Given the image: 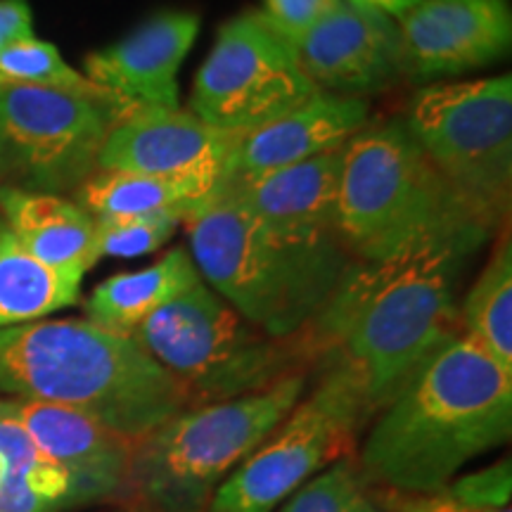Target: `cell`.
<instances>
[{"instance_id": "obj_10", "label": "cell", "mask_w": 512, "mask_h": 512, "mask_svg": "<svg viewBox=\"0 0 512 512\" xmlns=\"http://www.w3.org/2000/svg\"><path fill=\"white\" fill-rule=\"evenodd\" d=\"M126 110L110 98L53 91L0 88V152L15 188L64 195L98 171L112 128Z\"/></svg>"}, {"instance_id": "obj_11", "label": "cell", "mask_w": 512, "mask_h": 512, "mask_svg": "<svg viewBox=\"0 0 512 512\" xmlns=\"http://www.w3.org/2000/svg\"><path fill=\"white\" fill-rule=\"evenodd\" d=\"M316 93L292 43L261 12H242L219 29L195 74L188 112L219 131L247 136Z\"/></svg>"}, {"instance_id": "obj_29", "label": "cell", "mask_w": 512, "mask_h": 512, "mask_svg": "<svg viewBox=\"0 0 512 512\" xmlns=\"http://www.w3.org/2000/svg\"><path fill=\"white\" fill-rule=\"evenodd\" d=\"M337 3L339 0H264V10L259 12L280 36L297 46Z\"/></svg>"}, {"instance_id": "obj_21", "label": "cell", "mask_w": 512, "mask_h": 512, "mask_svg": "<svg viewBox=\"0 0 512 512\" xmlns=\"http://www.w3.org/2000/svg\"><path fill=\"white\" fill-rule=\"evenodd\" d=\"M202 283L185 247L169 249L143 271L107 278L86 299V320L121 337H133L152 313Z\"/></svg>"}, {"instance_id": "obj_7", "label": "cell", "mask_w": 512, "mask_h": 512, "mask_svg": "<svg viewBox=\"0 0 512 512\" xmlns=\"http://www.w3.org/2000/svg\"><path fill=\"white\" fill-rule=\"evenodd\" d=\"M133 339L181 384L190 406L261 392L318 363L306 335H266L204 280L152 313Z\"/></svg>"}, {"instance_id": "obj_30", "label": "cell", "mask_w": 512, "mask_h": 512, "mask_svg": "<svg viewBox=\"0 0 512 512\" xmlns=\"http://www.w3.org/2000/svg\"><path fill=\"white\" fill-rule=\"evenodd\" d=\"M377 503L387 512H510L503 510H477L470 505H463L456 498H451L444 489L432 491V494H401V491H375Z\"/></svg>"}, {"instance_id": "obj_17", "label": "cell", "mask_w": 512, "mask_h": 512, "mask_svg": "<svg viewBox=\"0 0 512 512\" xmlns=\"http://www.w3.org/2000/svg\"><path fill=\"white\" fill-rule=\"evenodd\" d=\"M34 444L74 477L95 486L107 501L128 496L136 441L110 430L91 415L46 401L0 399Z\"/></svg>"}, {"instance_id": "obj_5", "label": "cell", "mask_w": 512, "mask_h": 512, "mask_svg": "<svg viewBox=\"0 0 512 512\" xmlns=\"http://www.w3.org/2000/svg\"><path fill=\"white\" fill-rule=\"evenodd\" d=\"M496 228L434 169L403 121L366 126L344 145L337 238L351 261L387 259L434 235Z\"/></svg>"}, {"instance_id": "obj_31", "label": "cell", "mask_w": 512, "mask_h": 512, "mask_svg": "<svg viewBox=\"0 0 512 512\" xmlns=\"http://www.w3.org/2000/svg\"><path fill=\"white\" fill-rule=\"evenodd\" d=\"M34 38V15L27 0H0V53Z\"/></svg>"}, {"instance_id": "obj_12", "label": "cell", "mask_w": 512, "mask_h": 512, "mask_svg": "<svg viewBox=\"0 0 512 512\" xmlns=\"http://www.w3.org/2000/svg\"><path fill=\"white\" fill-rule=\"evenodd\" d=\"M238 133L219 131L188 110L128 112L102 145L98 169L166 178L200 190L204 200L221 183L240 143Z\"/></svg>"}, {"instance_id": "obj_22", "label": "cell", "mask_w": 512, "mask_h": 512, "mask_svg": "<svg viewBox=\"0 0 512 512\" xmlns=\"http://www.w3.org/2000/svg\"><path fill=\"white\" fill-rule=\"evenodd\" d=\"M81 283L83 273L41 264L8 228L0 233V328L36 323L79 304Z\"/></svg>"}, {"instance_id": "obj_6", "label": "cell", "mask_w": 512, "mask_h": 512, "mask_svg": "<svg viewBox=\"0 0 512 512\" xmlns=\"http://www.w3.org/2000/svg\"><path fill=\"white\" fill-rule=\"evenodd\" d=\"M309 375L171 415L133 446L128 496L145 512H207L216 489L306 394Z\"/></svg>"}, {"instance_id": "obj_2", "label": "cell", "mask_w": 512, "mask_h": 512, "mask_svg": "<svg viewBox=\"0 0 512 512\" xmlns=\"http://www.w3.org/2000/svg\"><path fill=\"white\" fill-rule=\"evenodd\" d=\"M510 432L512 373L460 332L382 408L356 463L375 489L432 494Z\"/></svg>"}, {"instance_id": "obj_33", "label": "cell", "mask_w": 512, "mask_h": 512, "mask_svg": "<svg viewBox=\"0 0 512 512\" xmlns=\"http://www.w3.org/2000/svg\"><path fill=\"white\" fill-rule=\"evenodd\" d=\"M5 178V166H3V152H0V181Z\"/></svg>"}, {"instance_id": "obj_4", "label": "cell", "mask_w": 512, "mask_h": 512, "mask_svg": "<svg viewBox=\"0 0 512 512\" xmlns=\"http://www.w3.org/2000/svg\"><path fill=\"white\" fill-rule=\"evenodd\" d=\"M185 223L200 278L278 339L304 335L316 323L351 264L339 240L292 238L221 197H207Z\"/></svg>"}, {"instance_id": "obj_13", "label": "cell", "mask_w": 512, "mask_h": 512, "mask_svg": "<svg viewBox=\"0 0 512 512\" xmlns=\"http://www.w3.org/2000/svg\"><path fill=\"white\" fill-rule=\"evenodd\" d=\"M394 22L403 74L418 81L494 64L508 55L512 43L508 0H415Z\"/></svg>"}, {"instance_id": "obj_26", "label": "cell", "mask_w": 512, "mask_h": 512, "mask_svg": "<svg viewBox=\"0 0 512 512\" xmlns=\"http://www.w3.org/2000/svg\"><path fill=\"white\" fill-rule=\"evenodd\" d=\"M278 512H387L361 475L356 458H339L294 491Z\"/></svg>"}, {"instance_id": "obj_15", "label": "cell", "mask_w": 512, "mask_h": 512, "mask_svg": "<svg viewBox=\"0 0 512 512\" xmlns=\"http://www.w3.org/2000/svg\"><path fill=\"white\" fill-rule=\"evenodd\" d=\"M200 34L195 12H157L112 46L86 55V76L110 93L126 114L178 110V72Z\"/></svg>"}, {"instance_id": "obj_18", "label": "cell", "mask_w": 512, "mask_h": 512, "mask_svg": "<svg viewBox=\"0 0 512 512\" xmlns=\"http://www.w3.org/2000/svg\"><path fill=\"white\" fill-rule=\"evenodd\" d=\"M342 157L344 145L259 181L216 190L209 197L240 204L271 228L292 238L313 242L339 240L337 197Z\"/></svg>"}, {"instance_id": "obj_20", "label": "cell", "mask_w": 512, "mask_h": 512, "mask_svg": "<svg viewBox=\"0 0 512 512\" xmlns=\"http://www.w3.org/2000/svg\"><path fill=\"white\" fill-rule=\"evenodd\" d=\"M107 501L34 444L0 406V512H69Z\"/></svg>"}, {"instance_id": "obj_19", "label": "cell", "mask_w": 512, "mask_h": 512, "mask_svg": "<svg viewBox=\"0 0 512 512\" xmlns=\"http://www.w3.org/2000/svg\"><path fill=\"white\" fill-rule=\"evenodd\" d=\"M0 216L12 238L41 264L83 275L95 266V221L74 200L3 185Z\"/></svg>"}, {"instance_id": "obj_3", "label": "cell", "mask_w": 512, "mask_h": 512, "mask_svg": "<svg viewBox=\"0 0 512 512\" xmlns=\"http://www.w3.org/2000/svg\"><path fill=\"white\" fill-rule=\"evenodd\" d=\"M0 399L74 408L131 441L190 408L181 384L136 339L86 318L0 328Z\"/></svg>"}, {"instance_id": "obj_9", "label": "cell", "mask_w": 512, "mask_h": 512, "mask_svg": "<svg viewBox=\"0 0 512 512\" xmlns=\"http://www.w3.org/2000/svg\"><path fill=\"white\" fill-rule=\"evenodd\" d=\"M434 169L494 226L512 200V76L437 83L403 121Z\"/></svg>"}, {"instance_id": "obj_16", "label": "cell", "mask_w": 512, "mask_h": 512, "mask_svg": "<svg viewBox=\"0 0 512 512\" xmlns=\"http://www.w3.org/2000/svg\"><path fill=\"white\" fill-rule=\"evenodd\" d=\"M368 102L318 91L304 105L240 138L216 190L259 181L347 145L368 126Z\"/></svg>"}, {"instance_id": "obj_32", "label": "cell", "mask_w": 512, "mask_h": 512, "mask_svg": "<svg viewBox=\"0 0 512 512\" xmlns=\"http://www.w3.org/2000/svg\"><path fill=\"white\" fill-rule=\"evenodd\" d=\"M351 3L361 5V8H368V10H377L382 12V15L396 19L401 17L408 8H413L415 0H351Z\"/></svg>"}, {"instance_id": "obj_28", "label": "cell", "mask_w": 512, "mask_h": 512, "mask_svg": "<svg viewBox=\"0 0 512 512\" xmlns=\"http://www.w3.org/2000/svg\"><path fill=\"white\" fill-rule=\"evenodd\" d=\"M451 498L477 510H503L510 508L512 498V465L510 456L491 463L484 470L470 472V475L453 477L444 486Z\"/></svg>"}, {"instance_id": "obj_14", "label": "cell", "mask_w": 512, "mask_h": 512, "mask_svg": "<svg viewBox=\"0 0 512 512\" xmlns=\"http://www.w3.org/2000/svg\"><path fill=\"white\" fill-rule=\"evenodd\" d=\"M294 50L318 91L347 98L380 93L403 74L394 19L351 0H339Z\"/></svg>"}, {"instance_id": "obj_24", "label": "cell", "mask_w": 512, "mask_h": 512, "mask_svg": "<svg viewBox=\"0 0 512 512\" xmlns=\"http://www.w3.org/2000/svg\"><path fill=\"white\" fill-rule=\"evenodd\" d=\"M458 318L465 335L512 373V242L508 226L477 283L465 294Z\"/></svg>"}, {"instance_id": "obj_25", "label": "cell", "mask_w": 512, "mask_h": 512, "mask_svg": "<svg viewBox=\"0 0 512 512\" xmlns=\"http://www.w3.org/2000/svg\"><path fill=\"white\" fill-rule=\"evenodd\" d=\"M3 86L53 88V91L114 100L110 93L95 86L86 74L64 62L60 50L53 43L38 41L36 36L0 53V88Z\"/></svg>"}, {"instance_id": "obj_27", "label": "cell", "mask_w": 512, "mask_h": 512, "mask_svg": "<svg viewBox=\"0 0 512 512\" xmlns=\"http://www.w3.org/2000/svg\"><path fill=\"white\" fill-rule=\"evenodd\" d=\"M188 219L183 211H157V214L136 216V219L95 223L93 259H136L162 249L174 238L181 221Z\"/></svg>"}, {"instance_id": "obj_23", "label": "cell", "mask_w": 512, "mask_h": 512, "mask_svg": "<svg viewBox=\"0 0 512 512\" xmlns=\"http://www.w3.org/2000/svg\"><path fill=\"white\" fill-rule=\"evenodd\" d=\"M74 202L95 223H107L157 211H183L190 216L204 202V195L166 178L98 169L74 190Z\"/></svg>"}, {"instance_id": "obj_34", "label": "cell", "mask_w": 512, "mask_h": 512, "mask_svg": "<svg viewBox=\"0 0 512 512\" xmlns=\"http://www.w3.org/2000/svg\"><path fill=\"white\" fill-rule=\"evenodd\" d=\"M5 230V221H3V216H0V233H3Z\"/></svg>"}, {"instance_id": "obj_8", "label": "cell", "mask_w": 512, "mask_h": 512, "mask_svg": "<svg viewBox=\"0 0 512 512\" xmlns=\"http://www.w3.org/2000/svg\"><path fill=\"white\" fill-rule=\"evenodd\" d=\"M316 387L216 489L207 512H273L294 491L351 456L356 434L370 420L366 384L337 356H320Z\"/></svg>"}, {"instance_id": "obj_1", "label": "cell", "mask_w": 512, "mask_h": 512, "mask_svg": "<svg viewBox=\"0 0 512 512\" xmlns=\"http://www.w3.org/2000/svg\"><path fill=\"white\" fill-rule=\"evenodd\" d=\"M489 233L434 235L380 261H351L328 306L304 332L320 356L347 361L380 413L425 358L463 332L456 290Z\"/></svg>"}]
</instances>
